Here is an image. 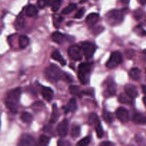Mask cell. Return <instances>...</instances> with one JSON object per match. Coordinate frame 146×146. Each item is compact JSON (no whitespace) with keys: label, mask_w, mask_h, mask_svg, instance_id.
Listing matches in <instances>:
<instances>
[{"label":"cell","mask_w":146,"mask_h":146,"mask_svg":"<svg viewBox=\"0 0 146 146\" xmlns=\"http://www.w3.org/2000/svg\"><path fill=\"white\" fill-rule=\"evenodd\" d=\"M62 19H63V18L61 17H58V18H56V20L55 19H54V25L56 26V27H57V28H58V23H60L61 22V21H62Z\"/></svg>","instance_id":"39"},{"label":"cell","mask_w":146,"mask_h":146,"mask_svg":"<svg viewBox=\"0 0 146 146\" xmlns=\"http://www.w3.org/2000/svg\"><path fill=\"white\" fill-rule=\"evenodd\" d=\"M49 137L45 135H41L38 138L36 146H47V145L49 143Z\"/></svg>","instance_id":"24"},{"label":"cell","mask_w":146,"mask_h":146,"mask_svg":"<svg viewBox=\"0 0 146 146\" xmlns=\"http://www.w3.org/2000/svg\"><path fill=\"white\" fill-rule=\"evenodd\" d=\"M21 94V87H17L11 90L5 99V104L7 108L13 113H17L19 109V102Z\"/></svg>","instance_id":"1"},{"label":"cell","mask_w":146,"mask_h":146,"mask_svg":"<svg viewBox=\"0 0 146 146\" xmlns=\"http://www.w3.org/2000/svg\"><path fill=\"white\" fill-rule=\"evenodd\" d=\"M21 120L25 123H30L33 120V116L31 114L27 112H23L21 115Z\"/></svg>","instance_id":"25"},{"label":"cell","mask_w":146,"mask_h":146,"mask_svg":"<svg viewBox=\"0 0 146 146\" xmlns=\"http://www.w3.org/2000/svg\"><path fill=\"white\" fill-rule=\"evenodd\" d=\"M68 54L70 58L75 61H79L82 59V50L78 45H72L68 48Z\"/></svg>","instance_id":"7"},{"label":"cell","mask_w":146,"mask_h":146,"mask_svg":"<svg viewBox=\"0 0 146 146\" xmlns=\"http://www.w3.org/2000/svg\"><path fill=\"white\" fill-rule=\"evenodd\" d=\"M86 1L87 0H81V3H84V2H86Z\"/></svg>","instance_id":"48"},{"label":"cell","mask_w":146,"mask_h":146,"mask_svg":"<svg viewBox=\"0 0 146 146\" xmlns=\"http://www.w3.org/2000/svg\"><path fill=\"white\" fill-rule=\"evenodd\" d=\"M125 94L131 98H135L138 95V92L136 87L132 84H128L125 86Z\"/></svg>","instance_id":"12"},{"label":"cell","mask_w":146,"mask_h":146,"mask_svg":"<svg viewBox=\"0 0 146 146\" xmlns=\"http://www.w3.org/2000/svg\"><path fill=\"white\" fill-rule=\"evenodd\" d=\"M141 70L136 67L131 69L129 72V76L134 80H139L141 78Z\"/></svg>","instance_id":"23"},{"label":"cell","mask_w":146,"mask_h":146,"mask_svg":"<svg viewBox=\"0 0 146 146\" xmlns=\"http://www.w3.org/2000/svg\"><path fill=\"white\" fill-rule=\"evenodd\" d=\"M45 75L48 80L56 82L62 78L63 72L58 66L54 64H51L46 68Z\"/></svg>","instance_id":"3"},{"label":"cell","mask_w":146,"mask_h":146,"mask_svg":"<svg viewBox=\"0 0 146 146\" xmlns=\"http://www.w3.org/2000/svg\"><path fill=\"white\" fill-rule=\"evenodd\" d=\"M41 92L43 98L46 100L47 102H50L52 100L53 96H54V92H53V90L51 88L46 87H43Z\"/></svg>","instance_id":"15"},{"label":"cell","mask_w":146,"mask_h":146,"mask_svg":"<svg viewBox=\"0 0 146 146\" xmlns=\"http://www.w3.org/2000/svg\"><path fill=\"white\" fill-rule=\"evenodd\" d=\"M59 117V112L56 104H54L52 106V114H51V118H50V123H54L58 120Z\"/></svg>","instance_id":"20"},{"label":"cell","mask_w":146,"mask_h":146,"mask_svg":"<svg viewBox=\"0 0 146 146\" xmlns=\"http://www.w3.org/2000/svg\"><path fill=\"white\" fill-rule=\"evenodd\" d=\"M80 133H81V128L79 126H74L71 129V137H77L79 136Z\"/></svg>","instance_id":"32"},{"label":"cell","mask_w":146,"mask_h":146,"mask_svg":"<svg viewBox=\"0 0 146 146\" xmlns=\"http://www.w3.org/2000/svg\"><path fill=\"white\" fill-rule=\"evenodd\" d=\"M34 145V139L31 135L24 133L20 137L17 146H33Z\"/></svg>","instance_id":"9"},{"label":"cell","mask_w":146,"mask_h":146,"mask_svg":"<svg viewBox=\"0 0 146 146\" xmlns=\"http://www.w3.org/2000/svg\"><path fill=\"white\" fill-rule=\"evenodd\" d=\"M143 60H144V61H145L146 62V50L143 51Z\"/></svg>","instance_id":"45"},{"label":"cell","mask_w":146,"mask_h":146,"mask_svg":"<svg viewBox=\"0 0 146 146\" xmlns=\"http://www.w3.org/2000/svg\"><path fill=\"white\" fill-rule=\"evenodd\" d=\"M43 107H44V104L41 102H36L32 104V109L35 112L40 111L42 110Z\"/></svg>","instance_id":"33"},{"label":"cell","mask_w":146,"mask_h":146,"mask_svg":"<svg viewBox=\"0 0 146 146\" xmlns=\"http://www.w3.org/2000/svg\"><path fill=\"white\" fill-rule=\"evenodd\" d=\"M133 121L135 124L138 125H144L146 123V117L145 115L140 113H136L133 117Z\"/></svg>","instance_id":"19"},{"label":"cell","mask_w":146,"mask_h":146,"mask_svg":"<svg viewBox=\"0 0 146 146\" xmlns=\"http://www.w3.org/2000/svg\"><path fill=\"white\" fill-rule=\"evenodd\" d=\"M91 66L92 65L90 63H81L78 66V77L80 82L83 84H85L87 83V81H88L87 76H88V73L91 72Z\"/></svg>","instance_id":"4"},{"label":"cell","mask_w":146,"mask_h":146,"mask_svg":"<svg viewBox=\"0 0 146 146\" xmlns=\"http://www.w3.org/2000/svg\"><path fill=\"white\" fill-rule=\"evenodd\" d=\"M38 13V9L33 4H29L26 8V15L29 17H32L36 16Z\"/></svg>","instance_id":"17"},{"label":"cell","mask_w":146,"mask_h":146,"mask_svg":"<svg viewBox=\"0 0 146 146\" xmlns=\"http://www.w3.org/2000/svg\"><path fill=\"white\" fill-rule=\"evenodd\" d=\"M84 13H85V9L84 8H81L76 13L75 16H74V18L76 19H81L82 18L83 16H84Z\"/></svg>","instance_id":"36"},{"label":"cell","mask_w":146,"mask_h":146,"mask_svg":"<svg viewBox=\"0 0 146 146\" xmlns=\"http://www.w3.org/2000/svg\"><path fill=\"white\" fill-rule=\"evenodd\" d=\"M143 103H144V105L146 107V96L143 97Z\"/></svg>","instance_id":"47"},{"label":"cell","mask_w":146,"mask_h":146,"mask_svg":"<svg viewBox=\"0 0 146 146\" xmlns=\"http://www.w3.org/2000/svg\"><path fill=\"white\" fill-rule=\"evenodd\" d=\"M98 120V118L96 114H95V113H94L90 114L89 117H88V122H89L91 124H96Z\"/></svg>","instance_id":"35"},{"label":"cell","mask_w":146,"mask_h":146,"mask_svg":"<svg viewBox=\"0 0 146 146\" xmlns=\"http://www.w3.org/2000/svg\"><path fill=\"white\" fill-rule=\"evenodd\" d=\"M81 48L86 59H91L96 51L95 45L90 42H83Z\"/></svg>","instance_id":"6"},{"label":"cell","mask_w":146,"mask_h":146,"mask_svg":"<svg viewBox=\"0 0 146 146\" xmlns=\"http://www.w3.org/2000/svg\"><path fill=\"white\" fill-rule=\"evenodd\" d=\"M51 57H52V59H54V60L58 62L62 66H64L66 64L65 60L63 58V57L61 56V54H60V52L58 51H56H56L53 52L51 53Z\"/></svg>","instance_id":"21"},{"label":"cell","mask_w":146,"mask_h":146,"mask_svg":"<svg viewBox=\"0 0 146 146\" xmlns=\"http://www.w3.org/2000/svg\"><path fill=\"white\" fill-rule=\"evenodd\" d=\"M98 19H99V14L96 13H91L87 16L86 19V22L88 27H92L98 22Z\"/></svg>","instance_id":"14"},{"label":"cell","mask_w":146,"mask_h":146,"mask_svg":"<svg viewBox=\"0 0 146 146\" xmlns=\"http://www.w3.org/2000/svg\"><path fill=\"white\" fill-rule=\"evenodd\" d=\"M118 100L120 102L123 103V104H132V100L130 97H128L126 94H121L118 97Z\"/></svg>","instance_id":"26"},{"label":"cell","mask_w":146,"mask_h":146,"mask_svg":"<svg viewBox=\"0 0 146 146\" xmlns=\"http://www.w3.org/2000/svg\"><path fill=\"white\" fill-rule=\"evenodd\" d=\"M76 7H77L76 4H74V3H71V4H70L68 6L66 7L65 8L62 10V12L61 13H62L63 14H70V13L72 12L74 10H75L76 9Z\"/></svg>","instance_id":"30"},{"label":"cell","mask_w":146,"mask_h":146,"mask_svg":"<svg viewBox=\"0 0 146 146\" xmlns=\"http://www.w3.org/2000/svg\"><path fill=\"white\" fill-rule=\"evenodd\" d=\"M38 5L40 8H44L46 6V4L44 0H38Z\"/></svg>","instance_id":"41"},{"label":"cell","mask_w":146,"mask_h":146,"mask_svg":"<svg viewBox=\"0 0 146 146\" xmlns=\"http://www.w3.org/2000/svg\"><path fill=\"white\" fill-rule=\"evenodd\" d=\"M99 146H115V145L113 143L109 141H104L100 143Z\"/></svg>","instance_id":"38"},{"label":"cell","mask_w":146,"mask_h":146,"mask_svg":"<svg viewBox=\"0 0 146 146\" xmlns=\"http://www.w3.org/2000/svg\"><path fill=\"white\" fill-rule=\"evenodd\" d=\"M142 90H143V92L144 94L146 96V86L145 85L142 86Z\"/></svg>","instance_id":"44"},{"label":"cell","mask_w":146,"mask_h":146,"mask_svg":"<svg viewBox=\"0 0 146 146\" xmlns=\"http://www.w3.org/2000/svg\"><path fill=\"white\" fill-rule=\"evenodd\" d=\"M29 44V39L25 35L20 36L19 38V45L21 49H25Z\"/></svg>","instance_id":"22"},{"label":"cell","mask_w":146,"mask_h":146,"mask_svg":"<svg viewBox=\"0 0 146 146\" xmlns=\"http://www.w3.org/2000/svg\"><path fill=\"white\" fill-rule=\"evenodd\" d=\"M123 62V56L120 52H113L111 53L110 58L106 63V67L108 69H113L119 65Z\"/></svg>","instance_id":"5"},{"label":"cell","mask_w":146,"mask_h":146,"mask_svg":"<svg viewBox=\"0 0 146 146\" xmlns=\"http://www.w3.org/2000/svg\"><path fill=\"white\" fill-rule=\"evenodd\" d=\"M61 2L62 0H53L52 3H51V9L53 11L56 12L59 9L60 7H61Z\"/></svg>","instance_id":"31"},{"label":"cell","mask_w":146,"mask_h":146,"mask_svg":"<svg viewBox=\"0 0 146 146\" xmlns=\"http://www.w3.org/2000/svg\"><path fill=\"white\" fill-rule=\"evenodd\" d=\"M69 92L72 95L81 97V92L78 86L71 85L69 87Z\"/></svg>","instance_id":"27"},{"label":"cell","mask_w":146,"mask_h":146,"mask_svg":"<svg viewBox=\"0 0 146 146\" xmlns=\"http://www.w3.org/2000/svg\"><path fill=\"white\" fill-rule=\"evenodd\" d=\"M143 13L142 10L138 9L135 11L134 17H135V18L136 19H140L143 17Z\"/></svg>","instance_id":"37"},{"label":"cell","mask_w":146,"mask_h":146,"mask_svg":"<svg viewBox=\"0 0 146 146\" xmlns=\"http://www.w3.org/2000/svg\"><path fill=\"white\" fill-rule=\"evenodd\" d=\"M115 115L121 123H125L129 120V113L124 107H119L115 112Z\"/></svg>","instance_id":"11"},{"label":"cell","mask_w":146,"mask_h":146,"mask_svg":"<svg viewBox=\"0 0 146 146\" xmlns=\"http://www.w3.org/2000/svg\"><path fill=\"white\" fill-rule=\"evenodd\" d=\"M139 1L142 5H145V4H146V0H139Z\"/></svg>","instance_id":"46"},{"label":"cell","mask_w":146,"mask_h":146,"mask_svg":"<svg viewBox=\"0 0 146 146\" xmlns=\"http://www.w3.org/2000/svg\"><path fill=\"white\" fill-rule=\"evenodd\" d=\"M77 107H78V106H77L76 100L75 98H71L68 102L67 107H64V110H65L66 113H68V112L74 113L77 110Z\"/></svg>","instance_id":"16"},{"label":"cell","mask_w":146,"mask_h":146,"mask_svg":"<svg viewBox=\"0 0 146 146\" xmlns=\"http://www.w3.org/2000/svg\"><path fill=\"white\" fill-rule=\"evenodd\" d=\"M58 146H70V144L68 141L60 140V141L58 142Z\"/></svg>","instance_id":"40"},{"label":"cell","mask_w":146,"mask_h":146,"mask_svg":"<svg viewBox=\"0 0 146 146\" xmlns=\"http://www.w3.org/2000/svg\"><path fill=\"white\" fill-rule=\"evenodd\" d=\"M95 125V129L96 131L97 136H98V137H99V138H101V137L104 136V130H103V127L102 126H101V122L99 121V120L96 122V123Z\"/></svg>","instance_id":"28"},{"label":"cell","mask_w":146,"mask_h":146,"mask_svg":"<svg viewBox=\"0 0 146 146\" xmlns=\"http://www.w3.org/2000/svg\"><path fill=\"white\" fill-rule=\"evenodd\" d=\"M121 1L123 4H128L129 3L130 0H121Z\"/></svg>","instance_id":"43"},{"label":"cell","mask_w":146,"mask_h":146,"mask_svg":"<svg viewBox=\"0 0 146 146\" xmlns=\"http://www.w3.org/2000/svg\"><path fill=\"white\" fill-rule=\"evenodd\" d=\"M91 142V138L89 137H86L81 139L80 141H78V146H88Z\"/></svg>","instance_id":"34"},{"label":"cell","mask_w":146,"mask_h":146,"mask_svg":"<svg viewBox=\"0 0 146 146\" xmlns=\"http://www.w3.org/2000/svg\"><path fill=\"white\" fill-rule=\"evenodd\" d=\"M116 92V87L113 81L112 80H106L104 84V94L106 97H111L114 95Z\"/></svg>","instance_id":"8"},{"label":"cell","mask_w":146,"mask_h":146,"mask_svg":"<svg viewBox=\"0 0 146 146\" xmlns=\"http://www.w3.org/2000/svg\"><path fill=\"white\" fill-rule=\"evenodd\" d=\"M124 9H113L108 11L106 15V22L111 26H115L122 22L124 17Z\"/></svg>","instance_id":"2"},{"label":"cell","mask_w":146,"mask_h":146,"mask_svg":"<svg viewBox=\"0 0 146 146\" xmlns=\"http://www.w3.org/2000/svg\"><path fill=\"white\" fill-rule=\"evenodd\" d=\"M51 39L54 42L58 44H61L65 42L67 40V37L65 34L59 32V31H55L51 35Z\"/></svg>","instance_id":"13"},{"label":"cell","mask_w":146,"mask_h":146,"mask_svg":"<svg viewBox=\"0 0 146 146\" xmlns=\"http://www.w3.org/2000/svg\"><path fill=\"white\" fill-rule=\"evenodd\" d=\"M103 117H104V120L108 123H113L114 120V117L112 113L108 111H106V110L104 111V113H103Z\"/></svg>","instance_id":"29"},{"label":"cell","mask_w":146,"mask_h":146,"mask_svg":"<svg viewBox=\"0 0 146 146\" xmlns=\"http://www.w3.org/2000/svg\"><path fill=\"white\" fill-rule=\"evenodd\" d=\"M24 24H25V19H24V16L22 14H19L16 19L15 24H14L15 29L17 30L21 29L24 27Z\"/></svg>","instance_id":"18"},{"label":"cell","mask_w":146,"mask_h":146,"mask_svg":"<svg viewBox=\"0 0 146 146\" xmlns=\"http://www.w3.org/2000/svg\"><path fill=\"white\" fill-rule=\"evenodd\" d=\"M130 146H132V145H130Z\"/></svg>","instance_id":"49"},{"label":"cell","mask_w":146,"mask_h":146,"mask_svg":"<svg viewBox=\"0 0 146 146\" xmlns=\"http://www.w3.org/2000/svg\"><path fill=\"white\" fill-rule=\"evenodd\" d=\"M44 2H45L46 4V5H49L50 4H51L53 1V0H44Z\"/></svg>","instance_id":"42"},{"label":"cell","mask_w":146,"mask_h":146,"mask_svg":"<svg viewBox=\"0 0 146 146\" xmlns=\"http://www.w3.org/2000/svg\"><path fill=\"white\" fill-rule=\"evenodd\" d=\"M57 133L60 137H65L67 135L68 131V121L66 119L61 122L57 126Z\"/></svg>","instance_id":"10"}]
</instances>
